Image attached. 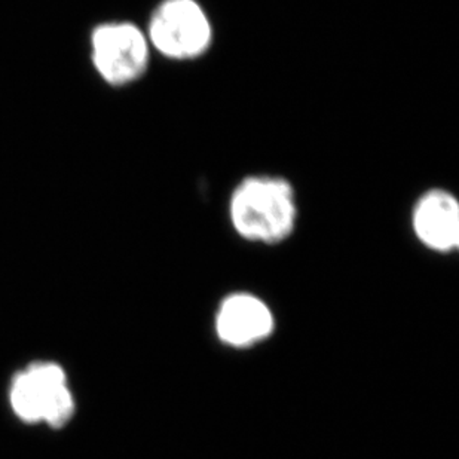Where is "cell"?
Returning <instances> with one entry per match:
<instances>
[{"label": "cell", "instance_id": "8992f818", "mask_svg": "<svg viewBox=\"0 0 459 459\" xmlns=\"http://www.w3.org/2000/svg\"><path fill=\"white\" fill-rule=\"evenodd\" d=\"M45 391L26 372L20 373L13 381L11 393V402L17 415L30 422L42 420Z\"/></svg>", "mask_w": 459, "mask_h": 459}, {"label": "cell", "instance_id": "7a4b0ae2", "mask_svg": "<svg viewBox=\"0 0 459 459\" xmlns=\"http://www.w3.org/2000/svg\"><path fill=\"white\" fill-rule=\"evenodd\" d=\"M146 36L151 48L169 60H196L212 48L214 27L198 0H162Z\"/></svg>", "mask_w": 459, "mask_h": 459}, {"label": "cell", "instance_id": "277c9868", "mask_svg": "<svg viewBox=\"0 0 459 459\" xmlns=\"http://www.w3.org/2000/svg\"><path fill=\"white\" fill-rule=\"evenodd\" d=\"M411 230L425 247L451 253L459 246V203L446 189L434 187L418 198L411 210Z\"/></svg>", "mask_w": 459, "mask_h": 459}, {"label": "cell", "instance_id": "6da1fadb", "mask_svg": "<svg viewBox=\"0 0 459 459\" xmlns=\"http://www.w3.org/2000/svg\"><path fill=\"white\" fill-rule=\"evenodd\" d=\"M298 198L293 185L280 176L255 174L234 187L228 216L235 232L250 243H282L298 223Z\"/></svg>", "mask_w": 459, "mask_h": 459}, {"label": "cell", "instance_id": "5b68a950", "mask_svg": "<svg viewBox=\"0 0 459 459\" xmlns=\"http://www.w3.org/2000/svg\"><path fill=\"white\" fill-rule=\"evenodd\" d=\"M273 330V312L257 296L248 293L228 296L217 312V336L230 347H252L268 338Z\"/></svg>", "mask_w": 459, "mask_h": 459}, {"label": "cell", "instance_id": "3957f363", "mask_svg": "<svg viewBox=\"0 0 459 459\" xmlns=\"http://www.w3.org/2000/svg\"><path fill=\"white\" fill-rule=\"evenodd\" d=\"M92 65L110 85L134 82L148 70L151 58L146 31L133 22H106L91 36Z\"/></svg>", "mask_w": 459, "mask_h": 459}, {"label": "cell", "instance_id": "52a82bcc", "mask_svg": "<svg viewBox=\"0 0 459 459\" xmlns=\"http://www.w3.org/2000/svg\"><path fill=\"white\" fill-rule=\"evenodd\" d=\"M74 413V400L65 384L45 391L42 420L52 427H61Z\"/></svg>", "mask_w": 459, "mask_h": 459}]
</instances>
